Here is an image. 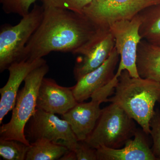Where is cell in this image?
<instances>
[{
    "mask_svg": "<svg viewBox=\"0 0 160 160\" xmlns=\"http://www.w3.org/2000/svg\"><path fill=\"white\" fill-rule=\"evenodd\" d=\"M43 7L42 20L26 44L20 62H32L52 52L75 54L98 29L84 13Z\"/></svg>",
    "mask_w": 160,
    "mask_h": 160,
    "instance_id": "cell-1",
    "label": "cell"
},
{
    "mask_svg": "<svg viewBox=\"0 0 160 160\" xmlns=\"http://www.w3.org/2000/svg\"><path fill=\"white\" fill-rule=\"evenodd\" d=\"M108 102L122 109L150 134V122L155 112L154 106L160 102V84L141 77H132L127 70L122 72L115 88L114 95Z\"/></svg>",
    "mask_w": 160,
    "mask_h": 160,
    "instance_id": "cell-2",
    "label": "cell"
},
{
    "mask_svg": "<svg viewBox=\"0 0 160 160\" xmlns=\"http://www.w3.org/2000/svg\"><path fill=\"white\" fill-rule=\"evenodd\" d=\"M49 71V66L46 63L27 76L24 87L18 92L10 121L0 128V139L17 140L30 146L25 135V128L36 110L39 89Z\"/></svg>",
    "mask_w": 160,
    "mask_h": 160,
    "instance_id": "cell-3",
    "label": "cell"
},
{
    "mask_svg": "<svg viewBox=\"0 0 160 160\" xmlns=\"http://www.w3.org/2000/svg\"><path fill=\"white\" fill-rule=\"evenodd\" d=\"M137 130L134 120L112 103L102 109L94 129L84 142L96 149L100 147L119 149L134 136Z\"/></svg>",
    "mask_w": 160,
    "mask_h": 160,
    "instance_id": "cell-4",
    "label": "cell"
},
{
    "mask_svg": "<svg viewBox=\"0 0 160 160\" xmlns=\"http://www.w3.org/2000/svg\"><path fill=\"white\" fill-rule=\"evenodd\" d=\"M44 7L34 4L29 13L12 26L4 24L0 28V72L20 62L28 42L42 20Z\"/></svg>",
    "mask_w": 160,
    "mask_h": 160,
    "instance_id": "cell-5",
    "label": "cell"
},
{
    "mask_svg": "<svg viewBox=\"0 0 160 160\" xmlns=\"http://www.w3.org/2000/svg\"><path fill=\"white\" fill-rule=\"evenodd\" d=\"M26 138L29 142L46 139L73 150L78 140L68 123L55 114L37 109L25 128Z\"/></svg>",
    "mask_w": 160,
    "mask_h": 160,
    "instance_id": "cell-6",
    "label": "cell"
},
{
    "mask_svg": "<svg viewBox=\"0 0 160 160\" xmlns=\"http://www.w3.org/2000/svg\"><path fill=\"white\" fill-rule=\"evenodd\" d=\"M160 4V0H93L83 9L98 28H109L112 23L131 20L146 7Z\"/></svg>",
    "mask_w": 160,
    "mask_h": 160,
    "instance_id": "cell-7",
    "label": "cell"
},
{
    "mask_svg": "<svg viewBox=\"0 0 160 160\" xmlns=\"http://www.w3.org/2000/svg\"><path fill=\"white\" fill-rule=\"evenodd\" d=\"M141 22L138 14L131 20H122L109 26L114 38L115 47L120 56L115 75L118 78L124 70L131 77H139L136 66L138 46L142 38L139 34Z\"/></svg>",
    "mask_w": 160,
    "mask_h": 160,
    "instance_id": "cell-8",
    "label": "cell"
},
{
    "mask_svg": "<svg viewBox=\"0 0 160 160\" xmlns=\"http://www.w3.org/2000/svg\"><path fill=\"white\" fill-rule=\"evenodd\" d=\"M115 44L110 28H98L92 37L76 52L80 55L73 68L76 81L101 66L113 51Z\"/></svg>",
    "mask_w": 160,
    "mask_h": 160,
    "instance_id": "cell-9",
    "label": "cell"
},
{
    "mask_svg": "<svg viewBox=\"0 0 160 160\" xmlns=\"http://www.w3.org/2000/svg\"><path fill=\"white\" fill-rule=\"evenodd\" d=\"M78 103L72 87L60 86L54 80L49 78L43 79L38 92L37 109L62 115Z\"/></svg>",
    "mask_w": 160,
    "mask_h": 160,
    "instance_id": "cell-10",
    "label": "cell"
},
{
    "mask_svg": "<svg viewBox=\"0 0 160 160\" xmlns=\"http://www.w3.org/2000/svg\"><path fill=\"white\" fill-rule=\"evenodd\" d=\"M119 54L114 47L109 58L96 69L85 75L77 81L72 90L78 102H82L113 79Z\"/></svg>",
    "mask_w": 160,
    "mask_h": 160,
    "instance_id": "cell-11",
    "label": "cell"
},
{
    "mask_svg": "<svg viewBox=\"0 0 160 160\" xmlns=\"http://www.w3.org/2000/svg\"><path fill=\"white\" fill-rule=\"evenodd\" d=\"M46 63V60L42 58L32 62L21 61L9 66L8 69V81L0 89V124L2 123L3 119L7 113L13 109L19 88L27 76L37 67Z\"/></svg>",
    "mask_w": 160,
    "mask_h": 160,
    "instance_id": "cell-12",
    "label": "cell"
},
{
    "mask_svg": "<svg viewBox=\"0 0 160 160\" xmlns=\"http://www.w3.org/2000/svg\"><path fill=\"white\" fill-rule=\"evenodd\" d=\"M101 102L92 99L89 102H78L62 118L69 124L78 141H84L94 129L102 109Z\"/></svg>",
    "mask_w": 160,
    "mask_h": 160,
    "instance_id": "cell-13",
    "label": "cell"
},
{
    "mask_svg": "<svg viewBox=\"0 0 160 160\" xmlns=\"http://www.w3.org/2000/svg\"><path fill=\"white\" fill-rule=\"evenodd\" d=\"M122 148L100 147L97 149V160H160L147 143L145 135L138 129Z\"/></svg>",
    "mask_w": 160,
    "mask_h": 160,
    "instance_id": "cell-14",
    "label": "cell"
},
{
    "mask_svg": "<svg viewBox=\"0 0 160 160\" xmlns=\"http://www.w3.org/2000/svg\"><path fill=\"white\" fill-rule=\"evenodd\" d=\"M136 66L140 77L160 84V47L142 40L138 46Z\"/></svg>",
    "mask_w": 160,
    "mask_h": 160,
    "instance_id": "cell-15",
    "label": "cell"
},
{
    "mask_svg": "<svg viewBox=\"0 0 160 160\" xmlns=\"http://www.w3.org/2000/svg\"><path fill=\"white\" fill-rule=\"evenodd\" d=\"M138 14L141 22L139 34L142 39L160 47V4L146 7Z\"/></svg>",
    "mask_w": 160,
    "mask_h": 160,
    "instance_id": "cell-16",
    "label": "cell"
},
{
    "mask_svg": "<svg viewBox=\"0 0 160 160\" xmlns=\"http://www.w3.org/2000/svg\"><path fill=\"white\" fill-rule=\"evenodd\" d=\"M26 160H56L69 150L46 139L38 140L30 143Z\"/></svg>",
    "mask_w": 160,
    "mask_h": 160,
    "instance_id": "cell-17",
    "label": "cell"
},
{
    "mask_svg": "<svg viewBox=\"0 0 160 160\" xmlns=\"http://www.w3.org/2000/svg\"><path fill=\"white\" fill-rule=\"evenodd\" d=\"M29 146L17 140L0 139V156L6 160H26Z\"/></svg>",
    "mask_w": 160,
    "mask_h": 160,
    "instance_id": "cell-18",
    "label": "cell"
},
{
    "mask_svg": "<svg viewBox=\"0 0 160 160\" xmlns=\"http://www.w3.org/2000/svg\"><path fill=\"white\" fill-rule=\"evenodd\" d=\"M40 0H0L3 11L6 14H16L22 18L28 14L32 4Z\"/></svg>",
    "mask_w": 160,
    "mask_h": 160,
    "instance_id": "cell-19",
    "label": "cell"
},
{
    "mask_svg": "<svg viewBox=\"0 0 160 160\" xmlns=\"http://www.w3.org/2000/svg\"><path fill=\"white\" fill-rule=\"evenodd\" d=\"M43 7L66 9L83 13V9L93 0H40Z\"/></svg>",
    "mask_w": 160,
    "mask_h": 160,
    "instance_id": "cell-20",
    "label": "cell"
},
{
    "mask_svg": "<svg viewBox=\"0 0 160 160\" xmlns=\"http://www.w3.org/2000/svg\"><path fill=\"white\" fill-rule=\"evenodd\" d=\"M151 135L153 141L152 152L160 160V111L158 108L155 110L150 122Z\"/></svg>",
    "mask_w": 160,
    "mask_h": 160,
    "instance_id": "cell-21",
    "label": "cell"
},
{
    "mask_svg": "<svg viewBox=\"0 0 160 160\" xmlns=\"http://www.w3.org/2000/svg\"><path fill=\"white\" fill-rule=\"evenodd\" d=\"M77 160H97V149L92 148L84 141H78L75 149Z\"/></svg>",
    "mask_w": 160,
    "mask_h": 160,
    "instance_id": "cell-22",
    "label": "cell"
},
{
    "mask_svg": "<svg viewBox=\"0 0 160 160\" xmlns=\"http://www.w3.org/2000/svg\"><path fill=\"white\" fill-rule=\"evenodd\" d=\"M76 154L73 150H68L59 159V160H77Z\"/></svg>",
    "mask_w": 160,
    "mask_h": 160,
    "instance_id": "cell-23",
    "label": "cell"
}]
</instances>
